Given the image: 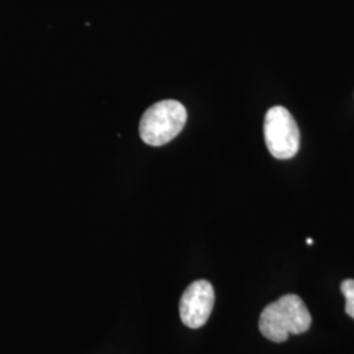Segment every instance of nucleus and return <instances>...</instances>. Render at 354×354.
Segmentation results:
<instances>
[{
	"mask_svg": "<svg viewBox=\"0 0 354 354\" xmlns=\"http://www.w3.org/2000/svg\"><path fill=\"white\" fill-rule=\"evenodd\" d=\"M311 323L313 317L302 298L288 294L266 306L259 320V328L268 340L283 342L290 335L308 330Z\"/></svg>",
	"mask_w": 354,
	"mask_h": 354,
	"instance_id": "obj_1",
	"label": "nucleus"
},
{
	"mask_svg": "<svg viewBox=\"0 0 354 354\" xmlns=\"http://www.w3.org/2000/svg\"><path fill=\"white\" fill-rule=\"evenodd\" d=\"M187 118V109L176 100L156 102L140 118V138L150 146H163L180 134Z\"/></svg>",
	"mask_w": 354,
	"mask_h": 354,
	"instance_id": "obj_2",
	"label": "nucleus"
},
{
	"mask_svg": "<svg viewBox=\"0 0 354 354\" xmlns=\"http://www.w3.org/2000/svg\"><path fill=\"white\" fill-rule=\"evenodd\" d=\"M264 136L268 150L277 159H290L299 150V129L283 106H273L266 112Z\"/></svg>",
	"mask_w": 354,
	"mask_h": 354,
	"instance_id": "obj_3",
	"label": "nucleus"
},
{
	"mask_svg": "<svg viewBox=\"0 0 354 354\" xmlns=\"http://www.w3.org/2000/svg\"><path fill=\"white\" fill-rule=\"evenodd\" d=\"M213 285L206 279L192 282L180 299V317L189 328L205 326L214 307Z\"/></svg>",
	"mask_w": 354,
	"mask_h": 354,
	"instance_id": "obj_4",
	"label": "nucleus"
},
{
	"mask_svg": "<svg viewBox=\"0 0 354 354\" xmlns=\"http://www.w3.org/2000/svg\"><path fill=\"white\" fill-rule=\"evenodd\" d=\"M342 291L346 299L345 311L349 317L354 319V279H349L342 281Z\"/></svg>",
	"mask_w": 354,
	"mask_h": 354,
	"instance_id": "obj_5",
	"label": "nucleus"
},
{
	"mask_svg": "<svg viewBox=\"0 0 354 354\" xmlns=\"http://www.w3.org/2000/svg\"><path fill=\"white\" fill-rule=\"evenodd\" d=\"M313 243H314V241H313L311 238H308V239H307V244H313Z\"/></svg>",
	"mask_w": 354,
	"mask_h": 354,
	"instance_id": "obj_6",
	"label": "nucleus"
}]
</instances>
